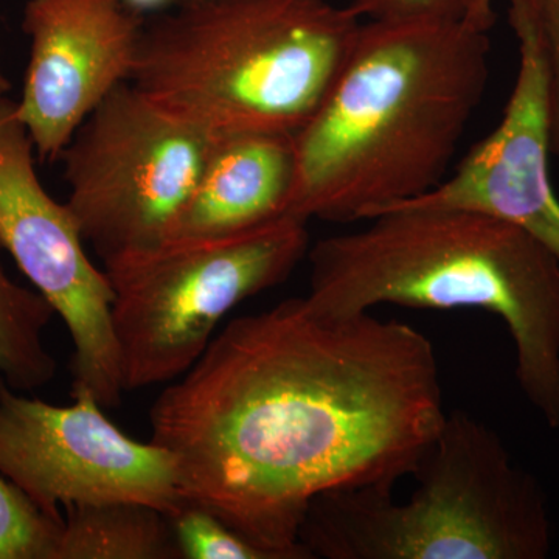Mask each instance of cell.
<instances>
[{
    "mask_svg": "<svg viewBox=\"0 0 559 559\" xmlns=\"http://www.w3.org/2000/svg\"><path fill=\"white\" fill-rule=\"evenodd\" d=\"M194 2H201V0H179L178 5H187V3H194Z\"/></svg>",
    "mask_w": 559,
    "mask_h": 559,
    "instance_id": "44dd1931",
    "label": "cell"
},
{
    "mask_svg": "<svg viewBox=\"0 0 559 559\" xmlns=\"http://www.w3.org/2000/svg\"><path fill=\"white\" fill-rule=\"evenodd\" d=\"M218 138L120 84L62 151L66 205L103 261L170 240Z\"/></svg>",
    "mask_w": 559,
    "mask_h": 559,
    "instance_id": "52a82bcc",
    "label": "cell"
},
{
    "mask_svg": "<svg viewBox=\"0 0 559 559\" xmlns=\"http://www.w3.org/2000/svg\"><path fill=\"white\" fill-rule=\"evenodd\" d=\"M145 24L121 0H28L31 60L14 114L40 160H60L84 120L131 81Z\"/></svg>",
    "mask_w": 559,
    "mask_h": 559,
    "instance_id": "30bf717a",
    "label": "cell"
},
{
    "mask_svg": "<svg viewBox=\"0 0 559 559\" xmlns=\"http://www.w3.org/2000/svg\"><path fill=\"white\" fill-rule=\"evenodd\" d=\"M307 224L285 215L240 234L170 238L103 261L124 390L187 373L221 320L285 282L308 255Z\"/></svg>",
    "mask_w": 559,
    "mask_h": 559,
    "instance_id": "8992f818",
    "label": "cell"
},
{
    "mask_svg": "<svg viewBox=\"0 0 559 559\" xmlns=\"http://www.w3.org/2000/svg\"><path fill=\"white\" fill-rule=\"evenodd\" d=\"M549 97L551 154L559 160V0H535Z\"/></svg>",
    "mask_w": 559,
    "mask_h": 559,
    "instance_id": "ac0fdd59",
    "label": "cell"
},
{
    "mask_svg": "<svg viewBox=\"0 0 559 559\" xmlns=\"http://www.w3.org/2000/svg\"><path fill=\"white\" fill-rule=\"evenodd\" d=\"M35 146L14 114L0 106V246L9 250L72 341V395L91 393L117 407L127 390L112 326L114 293L105 270L87 255L68 205L47 193L35 168Z\"/></svg>",
    "mask_w": 559,
    "mask_h": 559,
    "instance_id": "ba28073f",
    "label": "cell"
},
{
    "mask_svg": "<svg viewBox=\"0 0 559 559\" xmlns=\"http://www.w3.org/2000/svg\"><path fill=\"white\" fill-rule=\"evenodd\" d=\"M167 514L182 559H271L201 503L183 498Z\"/></svg>",
    "mask_w": 559,
    "mask_h": 559,
    "instance_id": "2e32d148",
    "label": "cell"
},
{
    "mask_svg": "<svg viewBox=\"0 0 559 559\" xmlns=\"http://www.w3.org/2000/svg\"><path fill=\"white\" fill-rule=\"evenodd\" d=\"M507 2L520 68L502 119L440 186L396 205L487 213L527 231L559 263V200L550 179L549 97L535 0Z\"/></svg>",
    "mask_w": 559,
    "mask_h": 559,
    "instance_id": "8fae6325",
    "label": "cell"
},
{
    "mask_svg": "<svg viewBox=\"0 0 559 559\" xmlns=\"http://www.w3.org/2000/svg\"><path fill=\"white\" fill-rule=\"evenodd\" d=\"M55 310L36 289L13 282L0 263V378L20 392L44 388L57 360L44 345Z\"/></svg>",
    "mask_w": 559,
    "mask_h": 559,
    "instance_id": "5bb4252c",
    "label": "cell"
},
{
    "mask_svg": "<svg viewBox=\"0 0 559 559\" xmlns=\"http://www.w3.org/2000/svg\"><path fill=\"white\" fill-rule=\"evenodd\" d=\"M58 559H182L168 514L138 500L64 510Z\"/></svg>",
    "mask_w": 559,
    "mask_h": 559,
    "instance_id": "4fadbf2b",
    "label": "cell"
},
{
    "mask_svg": "<svg viewBox=\"0 0 559 559\" xmlns=\"http://www.w3.org/2000/svg\"><path fill=\"white\" fill-rule=\"evenodd\" d=\"M330 0H201L146 21L131 83L213 138L296 135L360 27Z\"/></svg>",
    "mask_w": 559,
    "mask_h": 559,
    "instance_id": "277c9868",
    "label": "cell"
},
{
    "mask_svg": "<svg viewBox=\"0 0 559 559\" xmlns=\"http://www.w3.org/2000/svg\"><path fill=\"white\" fill-rule=\"evenodd\" d=\"M366 227L308 250L312 310L360 314L380 305L477 308L503 320L522 393L559 429V263L507 221L477 210L395 205Z\"/></svg>",
    "mask_w": 559,
    "mask_h": 559,
    "instance_id": "3957f363",
    "label": "cell"
},
{
    "mask_svg": "<svg viewBox=\"0 0 559 559\" xmlns=\"http://www.w3.org/2000/svg\"><path fill=\"white\" fill-rule=\"evenodd\" d=\"M128 9L138 11L143 14L151 13V11H159L167 9V7L178 5L179 0H121Z\"/></svg>",
    "mask_w": 559,
    "mask_h": 559,
    "instance_id": "d6986e66",
    "label": "cell"
},
{
    "mask_svg": "<svg viewBox=\"0 0 559 559\" xmlns=\"http://www.w3.org/2000/svg\"><path fill=\"white\" fill-rule=\"evenodd\" d=\"M495 5L455 17L367 21L296 135L286 215L353 223L440 186L489 81Z\"/></svg>",
    "mask_w": 559,
    "mask_h": 559,
    "instance_id": "7a4b0ae2",
    "label": "cell"
},
{
    "mask_svg": "<svg viewBox=\"0 0 559 559\" xmlns=\"http://www.w3.org/2000/svg\"><path fill=\"white\" fill-rule=\"evenodd\" d=\"M412 476L417 488L406 502L377 487L331 489L312 499L299 533L307 558L549 557L554 527L539 481L479 419L448 414Z\"/></svg>",
    "mask_w": 559,
    "mask_h": 559,
    "instance_id": "5b68a950",
    "label": "cell"
},
{
    "mask_svg": "<svg viewBox=\"0 0 559 559\" xmlns=\"http://www.w3.org/2000/svg\"><path fill=\"white\" fill-rule=\"evenodd\" d=\"M495 0H352L349 9L359 20L419 21L455 17Z\"/></svg>",
    "mask_w": 559,
    "mask_h": 559,
    "instance_id": "e0dca14e",
    "label": "cell"
},
{
    "mask_svg": "<svg viewBox=\"0 0 559 559\" xmlns=\"http://www.w3.org/2000/svg\"><path fill=\"white\" fill-rule=\"evenodd\" d=\"M294 179V135L218 138L171 238L224 237L282 218Z\"/></svg>",
    "mask_w": 559,
    "mask_h": 559,
    "instance_id": "7c38bea8",
    "label": "cell"
},
{
    "mask_svg": "<svg viewBox=\"0 0 559 559\" xmlns=\"http://www.w3.org/2000/svg\"><path fill=\"white\" fill-rule=\"evenodd\" d=\"M439 359L409 323L305 297L234 319L150 411L180 491L271 559H308L311 500L395 487L443 426Z\"/></svg>",
    "mask_w": 559,
    "mask_h": 559,
    "instance_id": "6da1fadb",
    "label": "cell"
},
{
    "mask_svg": "<svg viewBox=\"0 0 559 559\" xmlns=\"http://www.w3.org/2000/svg\"><path fill=\"white\" fill-rule=\"evenodd\" d=\"M72 400L53 406L0 378V473L57 516L110 500L175 510L183 500L175 455L121 432L91 393Z\"/></svg>",
    "mask_w": 559,
    "mask_h": 559,
    "instance_id": "9c48e42d",
    "label": "cell"
},
{
    "mask_svg": "<svg viewBox=\"0 0 559 559\" xmlns=\"http://www.w3.org/2000/svg\"><path fill=\"white\" fill-rule=\"evenodd\" d=\"M11 90V84L9 79H7L5 72H3L2 68V57H0V106L3 105L9 98H7V94H9Z\"/></svg>",
    "mask_w": 559,
    "mask_h": 559,
    "instance_id": "ffe728a7",
    "label": "cell"
},
{
    "mask_svg": "<svg viewBox=\"0 0 559 559\" xmlns=\"http://www.w3.org/2000/svg\"><path fill=\"white\" fill-rule=\"evenodd\" d=\"M64 516L40 509L0 473V559H58Z\"/></svg>",
    "mask_w": 559,
    "mask_h": 559,
    "instance_id": "9a60e30c",
    "label": "cell"
}]
</instances>
